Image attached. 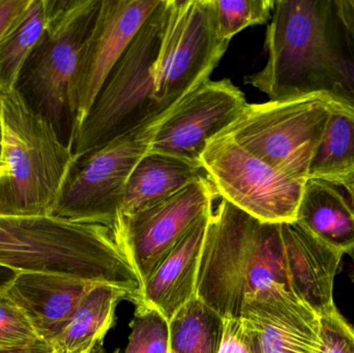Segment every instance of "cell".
<instances>
[{
	"mask_svg": "<svg viewBox=\"0 0 354 353\" xmlns=\"http://www.w3.org/2000/svg\"><path fill=\"white\" fill-rule=\"evenodd\" d=\"M266 49V66L245 82L270 101L322 95L354 109L351 0H278Z\"/></svg>",
	"mask_w": 354,
	"mask_h": 353,
	"instance_id": "obj_1",
	"label": "cell"
},
{
	"mask_svg": "<svg viewBox=\"0 0 354 353\" xmlns=\"http://www.w3.org/2000/svg\"><path fill=\"white\" fill-rule=\"evenodd\" d=\"M0 265L120 288L139 306L143 285L118 232L62 218L0 215Z\"/></svg>",
	"mask_w": 354,
	"mask_h": 353,
	"instance_id": "obj_2",
	"label": "cell"
},
{
	"mask_svg": "<svg viewBox=\"0 0 354 353\" xmlns=\"http://www.w3.org/2000/svg\"><path fill=\"white\" fill-rule=\"evenodd\" d=\"M276 285L290 289L282 224L260 221L222 199L206 228L196 296L223 319L239 318L245 296Z\"/></svg>",
	"mask_w": 354,
	"mask_h": 353,
	"instance_id": "obj_3",
	"label": "cell"
},
{
	"mask_svg": "<svg viewBox=\"0 0 354 353\" xmlns=\"http://www.w3.org/2000/svg\"><path fill=\"white\" fill-rule=\"evenodd\" d=\"M0 103L4 164L0 215L52 216L74 153L17 89L0 95Z\"/></svg>",
	"mask_w": 354,
	"mask_h": 353,
	"instance_id": "obj_4",
	"label": "cell"
},
{
	"mask_svg": "<svg viewBox=\"0 0 354 353\" xmlns=\"http://www.w3.org/2000/svg\"><path fill=\"white\" fill-rule=\"evenodd\" d=\"M47 26L21 73L17 90L72 149L77 131L74 83L81 50L102 0H46Z\"/></svg>",
	"mask_w": 354,
	"mask_h": 353,
	"instance_id": "obj_5",
	"label": "cell"
},
{
	"mask_svg": "<svg viewBox=\"0 0 354 353\" xmlns=\"http://www.w3.org/2000/svg\"><path fill=\"white\" fill-rule=\"evenodd\" d=\"M167 15L168 0H161L108 75L77 131L74 155L102 146L166 112L155 101L153 72Z\"/></svg>",
	"mask_w": 354,
	"mask_h": 353,
	"instance_id": "obj_6",
	"label": "cell"
},
{
	"mask_svg": "<svg viewBox=\"0 0 354 353\" xmlns=\"http://www.w3.org/2000/svg\"><path fill=\"white\" fill-rule=\"evenodd\" d=\"M174 108L102 146L74 155L52 216L118 232L129 178Z\"/></svg>",
	"mask_w": 354,
	"mask_h": 353,
	"instance_id": "obj_7",
	"label": "cell"
},
{
	"mask_svg": "<svg viewBox=\"0 0 354 353\" xmlns=\"http://www.w3.org/2000/svg\"><path fill=\"white\" fill-rule=\"evenodd\" d=\"M332 103L322 95H309L247 104L239 117L221 134L281 173L306 182Z\"/></svg>",
	"mask_w": 354,
	"mask_h": 353,
	"instance_id": "obj_8",
	"label": "cell"
},
{
	"mask_svg": "<svg viewBox=\"0 0 354 353\" xmlns=\"http://www.w3.org/2000/svg\"><path fill=\"white\" fill-rule=\"evenodd\" d=\"M214 27L209 0H168L153 72V95L163 111L210 80L228 49Z\"/></svg>",
	"mask_w": 354,
	"mask_h": 353,
	"instance_id": "obj_9",
	"label": "cell"
},
{
	"mask_svg": "<svg viewBox=\"0 0 354 353\" xmlns=\"http://www.w3.org/2000/svg\"><path fill=\"white\" fill-rule=\"evenodd\" d=\"M201 163L218 197L266 223H293L306 182L293 180L227 135L209 141Z\"/></svg>",
	"mask_w": 354,
	"mask_h": 353,
	"instance_id": "obj_10",
	"label": "cell"
},
{
	"mask_svg": "<svg viewBox=\"0 0 354 353\" xmlns=\"http://www.w3.org/2000/svg\"><path fill=\"white\" fill-rule=\"evenodd\" d=\"M218 197L205 178L145 211L120 217L118 233L142 285L194 224L212 211Z\"/></svg>",
	"mask_w": 354,
	"mask_h": 353,
	"instance_id": "obj_11",
	"label": "cell"
},
{
	"mask_svg": "<svg viewBox=\"0 0 354 353\" xmlns=\"http://www.w3.org/2000/svg\"><path fill=\"white\" fill-rule=\"evenodd\" d=\"M247 104L230 79L207 81L170 111L149 151L201 163L209 141L231 126Z\"/></svg>",
	"mask_w": 354,
	"mask_h": 353,
	"instance_id": "obj_12",
	"label": "cell"
},
{
	"mask_svg": "<svg viewBox=\"0 0 354 353\" xmlns=\"http://www.w3.org/2000/svg\"><path fill=\"white\" fill-rule=\"evenodd\" d=\"M160 1L102 0L95 24L81 50L75 79L77 131L108 75Z\"/></svg>",
	"mask_w": 354,
	"mask_h": 353,
	"instance_id": "obj_13",
	"label": "cell"
},
{
	"mask_svg": "<svg viewBox=\"0 0 354 353\" xmlns=\"http://www.w3.org/2000/svg\"><path fill=\"white\" fill-rule=\"evenodd\" d=\"M241 321L257 335L263 353H319L320 316L284 286L245 296Z\"/></svg>",
	"mask_w": 354,
	"mask_h": 353,
	"instance_id": "obj_14",
	"label": "cell"
},
{
	"mask_svg": "<svg viewBox=\"0 0 354 353\" xmlns=\"http://www.w3.org/2000/svg\"><path fill=\"white\" fill-rule=\"evenodd\" d=\"M99 284L59 274L20 271L6 290L41 341L64 333L89 290Z\"/></svg>",
	"mask_w": 354,
	"mask_h": 353,
	"instance_id": "obj_15",
	"label": "cell"
},
{
	"mask_svg": "<svg viewBox=\"0 0 354 353\" xmlns=\"http://www.w3.org/2000/svg\"><path fill=\"white\" fill-rule=\"evenodd\" d=\"M289 287L320 317L336 308L334 282L343 253L297 222L282 224Z\"/></svg>",
	"mask_w": 354,
	"mask_h": 353,
	"instance_id": "obj_16",
	"label": "cell"
},
{
	"mask_svg": "<svg viewBox=\"0 0 354 353\" xmlns=\"http://www.w3.org/2000/svg\"><path fill=\"white\" fill-rule=\"evenodd\" d=\"M212 213L194 224L143 285L141 306L157 311L167 323L196 296L200 257Z\"/></svg>",
	"mask_w": 354,
	"mask_h": 353,
	"instance_id": "obj_17",
	"label": "cell"
},
{
	"mask_svg": "<svg viewBox=\"0 0 354 353\" xmlns=\"http://www.w3.org/2000/svg\"><path fill=\"white\" fill-rule=\"evenodd\" d=\"M205 178L202 163L149 151L129 178L120 217L145 211Z\"/></svg>",
	"mask_w": 354,
	"mask_h": 353,
	"instance_id": "obj_18",
	"label": "cell"
},
{
	"mask_svg": "<svg viewBox=\"0 0 354 353\" xmlns=\"http://www.w3.org/2000/svg\"><path fill=\"white\" fill-rule=\"evenodd\" d=\"M340 187L308 180L297 213V222L312 236L343 254L354 251V207Z\"/></svg>",
	"mask_w": 354,
	"mask_h": 353,
	"instance_id": "obj_19",
	"label": "cell"
},
{
	"mask_svg": "<svg viewBox=\"0 0 354 353\" xmlns=\"http://www.w3.org/2000/svg\"><path fill=\"white\" fill-rule=\"evenodd\" d=\"M130 296L120 288L95 285L89 290L64 333L53 342L57 353L93 350L102 343L113 325L115 310Z\"/></svg>",
	"mask_w": 354,
	"mask_h": 353,
	"instance_id": "obj_20",
	"label": "cell"
},
{
	"mask_svg": "<svg viewBox=\"0 0 354 353\" xmlns=\"http://www.w3.org/2000/svg\"><path fill=\"white\" fill-rule=\"evenodd\" d=\"M354 173V109L332 103L324 136L314 153L308 180L339 184Z\"/></svg>",
	"mask_w": 354,
	"mask_h": 353,
	"instance_id": "obj_21",
	"label": "cell"
},
{
	"mask_svg": "<svg viewBox=\"0 0 354 353\" xmlns=\"http://www.w3.org/2000/svg\"><path fill=\"white\" fill-rule=\"evenodd\" d=\"M47 26V2L30 0L0 39V95L17 88L19 78Z\"/></svg>",
	"mask_w": 354,
	"mask_h": 353,
	"instance_id": "obj_22",
	"label": "cell"
},
{
	"mask_svg": "<svg viewBox=\"0 0 354 353\" xmlns=\"http://www.w3.org/2000/svg\"><path fill=\"white\" fill-rule=\"evenodd\" d=\"M170 353H218L224 319L197 296L168 323Z\"/></svg>",
	"mask_w": 354,
	"mask_h": 353,
	"instance_id": "obj_23",
	"label": "cell"
},
{
	"mask_svg": "<svg viewBox=\"0 0 354 353\" xmlns=\"http://www.w3.org/2000/svg\"><path fill=\"white\" fill-rule=\"evenodd\" d=\"M274 0H209L218 37L230 39L247 27L266 24L272 19Z\"/></svg>",
	"mask_w": 354,
	"mask_h": 353,
	"instance_id": "obj_24",
	"label": "cell"
},
{
	"mask_svg": "<svg viewBox=\"0 0 354 353\" xmlns=\"http://www.w3.org/2000/svg\"><path fill=\"white\" fill-rule=\"evenodd\" d=\"M124 353H169L168 323L157 311L137 307Z\"/></svg>",
	"mask_w": 354,
	"mask_h": 353,
	"instance_id": "obj_25",
	"label": "cell"
},
{
	"mask_svg": "<svg viewBox=\"0 0 354 353\" xmlns=\"http://www.w3.org/2000/svg\"><path fill=\"white\" fill-rule=\"evenodd\" d=\"M39 340L24 312L6 292H0V348L29 345Z\"/></svg>",
	"mask_w": 354,
	"mask_h": 353,
	"instance_id": "obj_26",
	"label": "cell"
},
{
	"mask_svg": "<svg viewBox=\"0 0 354 353\" xmlns=\"http://www.w3.org/2000/svg\"><path fill=\"white\" fill-rule=\"evenodd\" d=\"M322 347L319 353H354V329L338 309L320 317Z\"/></svg>",
	"mask_w": 354,
	"mask_h": 353,
	"instance_id": "obj_27",
	"label": "cell"
},
{
	"mask_svg": "<svg viewBox=\"0 0 354 353\" xmlns=\"http://www.w3.org/2000/svg\"><path fill=\"white\" fill-rule=\"evenodd\" d=\"M218 353H263L257 335L239 318L224 319Z\"/></svg>",
	"mask_w": 354,
	"mask_h": 353,
	"instance_id": "obj_28",
	"label": "cell"
},
{
	"mask_svg": "<svg viewBox=\"0 0 354 353\" xmlns=\"http://www.w3.org/2000/svg\"><path fill=\"white\" fill-rule=\"evenodd\" d=\"M29 3L30 0H0V39Z\"/></svg>",
	"mask_w": 354,
	"mask_h": 353,
	"instance_id": "obj_29",
	"label": "cell"
},
{
	"mask_svg": "<svg viewBox=\"0 0 354 353\" xmlns=\"http://www.w3.org/2000/svg\"><path fill=\"white\" fill-rule=\"evenodd\" d=\"M0 353H57V352L52 344L39 340L35 343L29 344V345L0 348Z\"/></svg>",
	"mask_w": 354,
	"mask_h": 353,
	"instance_id": "obj_30",
	"label": "cell"
},
{
	"mask_svg": "<svg viewBox=\"0 0 354 353\" xmlns=\"http://www.w3.org/2000/svg\"><path fill=\"white\" fill-rule=\"evenodd\" d=\"M20 271L0 265V292H6Z\"/></svg>",
	"mask_w": 354,
	"mask_h": 353,
	"instance_id": "obj_31",
	"label": "cell"
},
{
	"mask_svg": "<svg viewBox=\"0 0 354 353\" xmlns=\"http://www.w3.org/2000/svg\"><path fill=\"white\" fill-rule=\"evenodd\" d=\"M339 187H341V188L346 191L347 194L351 197V203H353L354 207V173L353 175L347 178L346 180H343V182L339 184Z\"/></svg>",
	"mask_w": 354,
	"mask_h": 353,
	"instance_id": "obj_32",
	"label": "cell"
},
{
	"mask_svg": "<svg viewBox=\"0 0 354 353\" xmlns=\"http://www.w3.org/2000/svg\"><path fill=\"white\" fill-rule=\"evenodd\" d=\"M2 151H3V122H2L1 103H0V178L4 174V164L2 159Z\"/></svg>",
	"mask_w": 354,
	"mask_h": 353,
	"instance_id": "obj_33",
	"label": "cell"
},
{
	"mask_svg": "<svg viewBox=\"0 0 354 353\" xmlns=\"http://www.w3.org/2000/svg\"><path fill=\"white\" fill-rule=\"evenodd\" d=\"M100 346H101V344H99V345L95 346V350H93V353H102L101 350H100Z\"/></svg>",
	"mask_w": 354,
	"mask_h": 353,
	"instance_id": "obj_34",
	"label": "cell"
},
{
	"mask_svg": "<svg viewBox=\"0 0 354 353\" xmlns=\"http://www.w3.org/2000/svg\"><path fill=\"white\" fill-rule=\"evenodd\" d=\"M93 350H95V348H93ZM93 350H82V352H73V353H93Z\"/></svg>",
	"mask_w": 354,
	"mask_h": 353,
	"instance_id": "obj_35",
	"label": "cell"
},
{
	"mask_svg": "<svg viewBox=\"0 0 354 353\" xmlns=\"http://www.w3.org/2000/svg\"><path fill=\"white\" fill-rule=\"evenodd\" d=\"M351 4H353V10H354V0H351Z\"/></svg>",
	"mask_w": 354,
	"mask_h": 353,
	"instance_id": "obj_36",
	"label": "cell"
},
{
	"mask_svg": "<svg viewBox=\"0 0 354 353\" xmlns=\"http://www.w3.org/2000/svg\"><path fill=\"white\" fill-rule=\"evenodd\" d=\"M351 255H353V259H354V251H353V253H351Z\"/></svg>",
	"mask_w": 354,
	"mask_h": 353,
	"instance_id": "obj_37",
	"label": "cell"
},
{
	"mask_svg": "<svg viewBox=\"0 0 354 353\" xmlns=\"http://www.w3.org/2000/svg\"><path fill=\"white\" fill-rule=\"evenodd\" d=\"M169 353H170V352H169Z\"/></svg>",
	"mask_w": 354,
	"mask_h": 353,
	"instance_id": "obj_38",
	"label": "cell"
}]
</instances>
